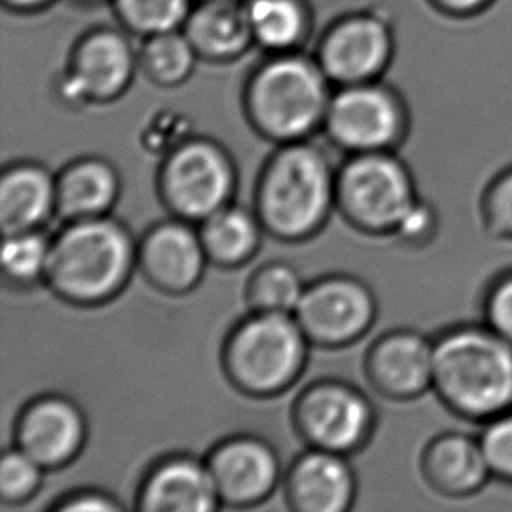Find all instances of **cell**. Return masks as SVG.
Here are the masks:
<instances>
[{"label": "cell", "mask_w": 512, "mask_h": 512, "mask_svg": "<svg viewBox=\"0 0 512 512\" xmlns=\"http://www.w3.org/2000/svg\"><path fill=\"white\" fill-rule=\"evenodd\" d=\"M254 201L264 231L285 242L306 240L336 205V170L308 139L280 144L257 180Z\"/></svg>", "instance_id": "3957f363"}, {"label": "cell", "mask_w": 512, "mask_h": 512, "mask_svg": "<svg viewBox=\"0 0 512 512\" xmlns=\"http://www.w3.org/2000/svg\"><path fill=\"white\" fill-rule=\"evenodd\" d=\"M51 238L41 229L6 235L2 247V271L16 285H30L44 278Z\"/></svg>", "instance_id": "83f0119b"}, {"label": "cell", "mask_w": 512, "mask_h": 512, "mask_svg": "<svg viewBox=\"0 0 512 512\" xmlns=\"http://www.w3.org/2000/svg\"><path fill=\"white\" fill-rule=\"evenodd\" d=\"M437 217L434 208L429 203L418 200L409 207L395 229V236L408 243H423L430 240L436 233Z\"/></svg>", "instance_id": "d6a6232c"}, {"label": "cell", "mask_w": 512, "mask_h": 512, "mask_svg": "<svg viewBox=\"0 0 512 512\" xmlns=\"http://www.w3.org/2000/svg\"><path fill=\"white\" fill-rule=\"evenodd\" d=\"M322 130L346 153H380L404 137L406 116L387 86L376 81L346 84L333 91Z\"/></svg>", "instance_id": "9c48e42d"}, {"label": "cell", "mask_w": 512, "mask_h": 512, "mask_svg": "<svg viewBox=\"0 0 512 512\" xmlns=\"http://www.w3.org/2000/svg\"><path fill=\"white\" fill-rule=\"evenodd\" d=\"M123 27H95L69 51L56 90L69 105L111 104L132 88L139 49Z\"/></svg>", "instance_id": "ba28073f"}, {"label": "cell", "mask_w": 512, "mask_h": 512, "mask_svg": "<svg viewBox=\"0 0 512 512\" xmlns=\"http://www.w3.org/2000/svg\"><path fill=\"white\" fill-rule=\"evenodd\" d=\"M207 467L224 506H256L270 497L280 479L277 453L270 444L250 436L215 446Z\"/></svg>", "instance_id": "4fadbf2b"}, {"label": "cell", "mask_w": 512, "mask_h": 512, "mask_svg": "<svg viewBox=\"0 0 512 512\" xmlns=\"http://www.w3.org/2000/svg\"><path fill=\"white\" fill-rule=\"evenodd\" d=\"M416 200L413 175L390 151L352 154L336 172V207L369 235H394Z\"/></svg>", "instance_id": "8992f818"}, {"label": "cell", "mask_w": 512, "mask_h": 512, "mask_svg": "<svg viewBox=\"0 0 512 512\" xmlns=\"http://www.w3.org/2000/svg\"><path fill=\"white\" fill-rule=\"evenodd\" d=\"M294 422L317 450L352 453L371 436L374 411L366 395L341 381H319L299 395Z\"/></svg>", "instance_id": "30bf717a"}, {"label": "cell", "mask_w": 512, "mask_h": 512, "mask_svg": "<svg viewBox=\"0 0 512 512\" xmlns=\"http://www.w3.org/2000/svg\"><path fill=\"white\" fill-rule=\"evenodd\" d=\"M200 62L182 28L146 37L139 48L142 74L160 88H177L187 83Z\"/></svg>", "instance_id": "d4e9b609"}, {"label": "cell", "mask_w": 512, "mask_h": 512, "mask_svg": "<svg viewBox=\"0 0 512 512\" xmlns=\"http://www.w3.org/2000/svg\"><path fill=\"white\" fill-rule=\"evenodd\" d=\"M79 2H97V0H79Z\"/></svg>", "instance_id": "8d00e7d4"}, {"label": "cell", "mask_w": 512, "mask_h": 512, "mask_svg": "<svg viewBox=\"0 0 512 512\" xmlns=\"http://www.w3.org/2000/svg\"><path fill=\"white\" fill-rule=\"evenodd\" d=\"M366 374L388 399H416L432 390L434 341L409 329L387 333L367 352Z\"/></svg>", "instance_id": "2e32d148"}, {"label": "cell", "mask_w": 512, "mask_h": 512, "mask_svg": "<svg viewBox=\"0 0 512 512\" xmlns=\"http://www.w3.org/2000/svg\"><path fill=\"white\" fill-rule=\"evenodd\" d=\"M235 167L214 140L189 137L168 149L158 177L161 200L175 217L205 221L228 205L235 191Z\"/></svg>", "instance_id": "52a82bcc"}, {"label": "cell", "mask_w": 512, "mask_h": 512, "mask_svg": "<svg viewBox=\"0 0 512 512\" xmlns=\"http://www.w3.org/2000/svg\"><path fill=\"white\" fill-rule=\"evenodd\" d=\"M41 465L20 448L6 451L0 462V497L9 504L30 499L41 486Z\"/></svg>", "instance_id": "f1b7e54d"}, {"label": "cell", "mask_w": 512, "mask_h": 512, "mask_svg": "<svg viewBox=\"0 0 512 512\" xmlns=\"http://www.w3.org/2000/svg\"><path fill=\"white\" fill-rule=\"evenodd\" d=\"M261 229L256 212L228 203L201 221L198 231L208 261L219 266H238L256 254Z\"/></svg>", "instance_id": "cb8c5ba5"}, {"label": "cell", "mask_w": 512, "mask_h": 512, "mask_svg": "<svg viewBox=\"0 0 512 512\" xmlns=\"http://www.w3.org/2000/svg\"><path fill=\"white\" fill-rule=\"evenodd\" d=\"M56 210V177L37 163H14L0 179L4 235L39 229Z\"/></svg>", "instance_id": "44dd1931"}, {"label": "cell", "mask_w": 512, "mask_h": 512, "mask_svg": "<svg viewBox=\"0 0 512 512\" xmlns=\"http://www.w3.org/2000/svg\"><path fill=\"white\" fill-rule=\"evenodd\" d=\"M137 247L121 222L107 215L65 222L51 238L44 282L72 305H100L114 298L132 275Z\"/></svg>", "instance_id": "277c9868"}, {"label": "cell", "mask_w": 512, "mask_h": 512, "mask_svg": "<svg viewBox=\"0 0 512 512\" xmlns=\"http://www.w3.org/2000/svg\"><path fill=\"white\" fill-rule=\"evenodd\" d=\"M55 0H2V6L7 11L16 14L39 13L42 9L51 6Z\"/></svg>", "instance_id": "e575fe53"}, {"label": "cell", "mask_w": 512, "mask_h": 512, "mask_svg": "<svg viewBox=\"0 0 512 512\" xmlns=\"http://www.w3.org/2000/svg\"><path fill=\"white\" fill-rule=\"evenodd\" d=\"M333 86L315 55L275 53L247 77L243 109L252 128L278 146L306 140L322 130Z\"/></svg>", "instance_id": "7a4b0ae2"}, {"label": "cell", "mask_w": 512, "mask_h": 512, "mask_svg": "<svg viewBox=\"0 0 512 512\" xmlns=\"http://www.w3.org/2000/svg\"><path fill=\"white\" fill-rule=\"evenodd\" d=\"M208 257L200 231L175 217L149 229L137 247V263L144 277L160 291L184 294L194 289Z\"/></svg>", "instance_id": "5bb4252c"}, {"label": "cell", "mask_w": 512, "mask_h": 512, "mask_svg": "<svg viewBox=\"0 0 512 512\" xmlns=\"http://www.w3.org/2000/svg\"><path fill=\"white\" fill-rule=\"evenodd\" d=\"M355 474L345 455L312 448L292 464L285 497L299 512H343L355 499Z\"/></svg>", "instance_id": "e0dca14e"}, {"label": "cell", "mask_w": 512, "mask_h": 512, "mask_svg": "<svg viewBox=\"0 0 512 512\" xmlns=\"http://www.w3.org/2000/svg\"><path fill=\"white\" fill-rule=\"evenodd\" d=\"M207 464L170 457L147 474L140 486L139 509L149 512H208L221 507Z\"/></svg>", "instance_id": "ac0fdd59"}, {"label": "cell", "mask_w": 512, "mask_h": 512, "mask_svg": "<svg viewBox=\"0 0 512 512\" xmlns=\"http://www.w3.org/2000/svg\"><path fill=\"white\" fill-rule=\"evenodd\" d=\"M119 177L109 161H72L56 177L55 214L65 222L100 217L118 200Z\"/></svg>", "instance_id": "7402d4cb"}, {"label": "cell", "mask_w": 512, "mask_h": 512, "mask_svg": "<svg viewBox=\"0 0 512 512\" xmlns=\"http://www.w3.org/2000/svg\"><path fill=\"white\" fill-rule=\"evenodd\" d=\"M254 42L268 55L303 51L313 30L308 0H245Z\"/></svg>", "instance_id": "603a6c76"}, {"label": "cell", "mask_w": 512, "mask_h": 512, "mask_svg": "<svg viewBox=\"0 0 512 512\" xmlns=\"http://www.w3.org/2000/svg\"><path fill=\"white\" fill-rule=\"evenodd\" d=\"M432 390L446 408L472 422L511 411V343L486 324L444 331L434 340Z\"/></svg>", "instance_id": "6da1fadb"}, {"label": "cell", "mask_w": 512, "mask_h": 512, "mask_svg": "<svg viewBox=\"0 0 512 512\" xmlns=\"http://www.w3.org/2000/svg\"><path fill=\"white\" fill-rule=\"evenodd\" d=\"M119 27L139 39L179 30L193 9V0H111Z\"/></svg>", "instance_id": "484cf974"}, {"label": "cell", "mask_w": 512, "mask_h": 512, "mask_svg": "<svg viewBox=\"0 0 512 512\" xmlns=\"http://www.w3.org/2000/svg\"><path fill=\"white\" fill-rule=\"evenodd\" d=\"M422 471L436 492L451 499L478 493L493 476L481 439L460 432H446L427 444Z\"/></svg>", "instance_id": "ffe728a7"}, {"label": "cell", "mask_w": 512, "mask_h": 512, "mask_svg": "<svg viewBox=\"0 0 512 512\" xmlns=\"http://www.w3.org/2000/svg\"><path fill=\"white\" fill-rule=\"evenodd\" d=\"M444 4L453 9H472L479 6L483 0H443Z\"/></svg>", "instance_id": "d590c367"}, {"label": "cell", "mask_w": 512, "mask_h": 512, "mask_svg": "<svg viewBox=\"0 0 512 512\" xmlns=\"http://www.w3.org/2000/svg\"><path fill=\"white\" fill-rule=\"evenodd\" d=\"M485 324L512 345V270L495 278L486 291Z\"/></svg>", "instance_id": "1f68e13d"}, {"label": "cell", "mask_w": 512, "mask_h": 512, "mask_svg": "<svg viewBox=\"0 0 512 512\" xmlns=\"http://www.w3.org/2000/svg\"><path fill=\"white\" fill-rule=\"evenodd\" d=\"M308 343L291 313L254 312L229 334L224 371L245 394H278L301 373Z\"/></svg>", "instance_id": "5b68a950"}, {"label": "cell", "mask_w": 512, "mask_h": 512, "mask_svg": "<svg viewBox=\"0 0 512 512\" xmlns=\"http://www.w3.org/2000/svg\"><path fill=\"white\" fill-rule=\"evenodd\" d=\"M182 30L201 62H235L256 46L245 0H198Z\"/></svg>", "instance_id": "d6986e66"}, {"label": "cell", "mask_w": 512, "mask_h": 512, "mask_svg": "<svg viewBox=\"0 0 512 512\" xmlns=\"http://www.w3.org/2000/svg\"><path fill=\"white\" fill-rule=\"evenodd\" d=\"M56 511H119L123 507L119 506L116 500L111 499L109 495L98 492H81L70 495L62 502L55 504Z\"/></svg>", "instance_id": "836d02e7"}, {"label": "cell", "mask_w": 512, "mask_h": 512, "mask_svg": "<svg viewBox=\"0 0 512 512\" xmlns=\"http://www.w3.org/2000/svg\"><path fill=\"white\" fill-rule=\"evenodd\" d=\"M394 35L374 11H353L331 21L313 53L334 86L376 81L387 69Z\"/></svg>", "instance_id": "8fae6325"}, {"label": "cell", "mask_w": 512, "mask_h": 512, "mask_svg": "<svg viewBox=\"0 0 512 512\" xmlns=\"http://www.w3.org/2000/svg\"><path fill=\"white\" fill-rule=\"evenodd\" d=\"M483 221L497 238L512 240V168L492 180L483 196Z\"/></svg>", "instance_id": "f546056e"}, {"label": "cell", "mask_w": 512, "mask_h": 512, "mask_svg": "<svg viewBox=\"0 0 512 512\" xmlns=\"http://www.w3.org/2000/svg\"><path fill=\"white\" fill-rule=\"evenodd\" d=\"M479 439L493 476L512 483V409L486 422Z\"/></svg>", "instance_id": "4dcf8cb0"}, {"label": "cell", "mask_w": 512, "mask_h": 512, "mask_svg": "<svg viewBox=\"0 0 512 512\" xmlns=\"http://www.w3.org/2000/svg\"><path fill=\"white\" fill-rule=\"evenodd\" d=\"M292 315L313 345L345 346L373 326L376 301L357 278L336 275L306 285Z\"/></svg>", "instance_id": "7c38bea8"}, {"label": "cell", "mask_w": 512, "mask_h": 512, "mask_svg": "<svg viewBox=\"0 0 512 512\" xmlns=\"http://www.w3.org/2000/svg\"><path fill=\"white\" fill-rule=\"evenodd\" d=\"M306 285L285 263L264 264L250 277L247 299L254 312L294 313Z\"/></svg>", "instance_id": "4316f807"}, {"label": "cell", "mask_w": 512, "mask_h": 512, "mask_svg": "<svg viewBox=\"0 0 512 512\" xmlns=\"http://www.w3.org/2000/svg\"><path fill=\"white\" fill-rule=\"evenodd\" d=\"M16 448L34 458L42 469L69 464L86 441V422L74 402L46 395L21 411L16 430Z\"/></svg>", "instance_id": "9a60e30c"}]
</instances>
